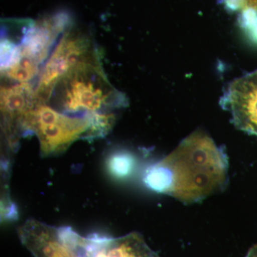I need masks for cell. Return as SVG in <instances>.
I'll use <instances>...</instances> for the list:
<instances>
[{"label":"cell","mask_w":257,"mask_h":257,"mask_svg":"<svg viewBox=\"0 0 257 257\" xmlns=\"http://www.w3.org/2000/svg\"><path fill=\"white\" fill-rule=\"evenodd\" d=\"M160 163L170 174L167 194L185 204L199 202L226 187L228 160L207 134L194 132Z\"/></svg>","instance_id":"cell-1"},{"label":"cell","mask_w":257,"mask_h":257,"mask_svg":"<svg viewBox=\"0 0 257 257\" xmlns=\"http://www.w3.org/2000/svg\"><path fill=\"white\" fill-rule=\"evenodd\" d=\"M52 99L60 111L71 115L107 113L125 103L123 94L106 79L99 57L79 64L64 76L48 101Z\"/></svg>","instance_id":"cell-2"},{"label":"cell","mask_w":257,"mask_h":257,"mask_svg":"<svg viewBox=\"0 0 257 257\" xmlns=\"http://www.w3.org/2000/svg\"><path fill=\"white\" fill-rule=\"evenodd\" d=\"M94 114L71 115L39 103L23 116L20 134H35L43 157L61 155L79 139L93 138Z\"/></svg>","instance_id":"cell-3"},{"label":"cell","mask_w":257,"mask_h":257,"mask_svg":"<svg viewBox=\"0 0 257 257\" xmlns=\"http://www.w3.org/2000/svg\"><path fill=\"white\" fill-rule=\"evenodd\" d=\"M64 16L43 19L29 28L18 44L19 54L14 64L3 71L12 82L29 83L41 72L59 36L67 28Z\"/></svg>","instance_id":"cell-4"},{"label":"cell","mask_w":257,"mask_h":257,"mask_svg":"<svg viewBox=\"0 0 257 257\" xmlns=\"http://www.w3.org/2000/svg\"><path fill=\"white\" fill-rule=\"evenodd\" d=\"M99 57L92 40L81 32L68 30L51 52L43 65L35 87L37 101L46 103L64 76L79 64Z\"/></svg>","instance_id":"cell-5"},{"label":"cell","mask_w":257,"mask_h":257,"mask_svg":"<svg viewBox=\"0 0 257 257\" xmlns=\"http://www.w3.org/2000/svg\"><path fill=\"white\" fill-rule=\"evenodd\" d=\"M224 103L235 126L257 137V70L233 81Z\"/></svg>","instance_id":"cell-6"},{"label":"cell","mask_w":257,"mask_h":257,"mask_svg":"<svg viewBox=\"0 0 257 257\" xmlns=\"http://www.w3.org/2000/svg\"><path fill=\"white\" fill-rule=\"evenodd\" d=\"M37 104L35 89L30 83H18L1 88V110L4 119L5 133L12 146L20 134V121Z\"/></svg>","instance_id":"cell-7"},{"label":"cell","mask_w":257,"mask_h":257,"mask_svg":"<svg viewBox=\"0 0 257 257\" xmlns=\"http://www.w3.org/2000/svg\"><path fill=\"white\" fill-rule=\"evenodd\" d=\"M135 167V159L128 153L115 154L108 161V169L111 175L118 178L128 177Z\"/></svg>","instance_id":"cell-8"},{"label":"cell","mask_w":257,"mask_h":257,"mask_svg":"<svg viewBox=\"0 0 257 257\" xmlns=\"http://www.w3.org/2000/svg\"><path fill=\"white\" fill-rule=\"evenodd\" d=\"M226 5L231 10L243 9L257 13V0H224Z\"/></svg>","instance_id":"cell-9"},{"label":"cell","mask_w":257,"mask_h":257,"mask_svg":"<svg viewBox=\"0 0 257 257\" xmlns=\"http://www.w3.org/2000/svg\"><path fill=\"white\" fill-rule=\"evenodd\" d=\"M246 257H257V244L250 249Z\"/></svg>","instance_id":"cell-10"}]
</instances>
